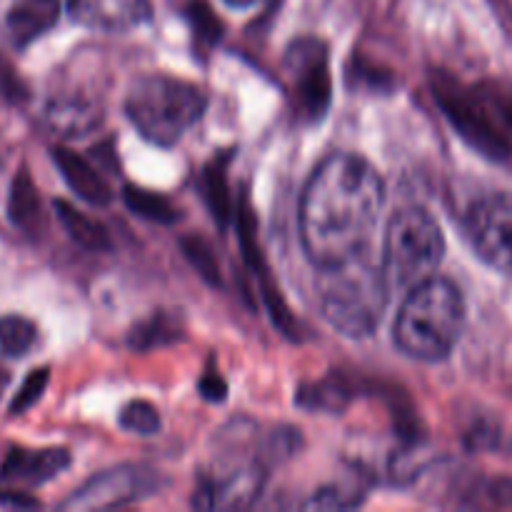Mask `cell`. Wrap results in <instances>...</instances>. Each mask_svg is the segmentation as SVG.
I'll return each instance as SVG.
<instances>
[{
    "instance_id": "1",
    "label": "cell",
    "mask_w": 512,
    "mask_h": 512,
    "mask_svg": "<svg viewBox=\"0 0 512 512\" xmlns=\"http://www.w3.org/2000/svg\"><path fill=\"white\" fill-rule=\"evenodd\" d=\"M383 205L385 183L368 160L328 155L300 198V240L308 258L325 268L368 253Z\"/></svg>"
},
{
    "instance_id": "2",
    "label": "cell",
    "mask_w": 512,
    "mask_h": 512,
    "mask_svg": "<svg viewBox=\"0 0 512 512\" xmlns=\"http://www.w3.org/2000/svg\"><path fill=\"white\" fill-rule=\"evenodd\" d=\"M318 305L323 318L348 338H368L378 330L390 298L383 265L360 253L343 263L318 268Z\"/></svg>"
},
{
    "instance_id": "3",
    "label": "cell",
    "mask_w": 512,
    "mask_h": 512,
    "mask_svg": "<svg viewBox=\"0 0 512 512\" xmlns=\"http://www.w3.org/2000/svg\"><path fill=\"white\" fill-rule=\"evenodd\" d=\"M465 328V298L448 278L430 275L413 285L395 320V345L423 363L445 360Z\"/></svg>"
},
{
    "instance_id": "4",
    "label": "cell",
    "mask_w": 512,
    "mask_h": 512,
    "mask_svg": "<svg viewBox=\"0 0 512 512\" xmlns=\"http://www.w3.org/2000/svg\"><path fill=\"white\" fill-rule=\"evenodd\" d=\"M208 108V95L173 75H143L125 95V113L148 143L173 148Z\"/></svg>"
},
{
    "instance_id": "5",
    "label": "cell",
    "mask_w": 512,
    "mask_h": 512,
    "mask_svg": "<svg viewBox=\"0 0 512 512\" xmlns=\"http://www.w3.org/2000/svg\"><path fill=\"white\" fill-rule=\"evenodd\" d=\"M445 235L423 208H403L390 218L383 243V270L393 288H413L438 270Z\"/></svg>"
},
{
    "instance_id": "6",
    "label": "cell",
    "mask_w": 512,
    "mask_h": 512,
    "mask_svg": "<svg viewBox=\"0 0 512 512\" xmlns=\"http://www.w3.org/2000/svg\"><path fill=\"white\" fill-rule=\"evenodd\" d=\"M433 98L440 105L445 118L450 120L460 138L495 163H508L512 158V143L495 120L493 110L485 103L478 88H465L460 80L448 73H433Z\"/></svg>"
},
{
    "instance_id": "7",
    "label": "cell",
    "mask_w": 512,
    "mask_h": 512,
    "mask_svg": "<svg viewBox=\"0 0 512 512\" xmlns=\"http://www.w3.org/2000/svg\"><path fill=\"white\" fill-rule=\"evenodd\" d=\"M465 228L475 255L512 280V193L480 198L470 208Z\"/></svg>"
},
{
    "instance_id": "8",
    "label": "cell",
    "mask_w": 512,
    "mask_h": 512,
    "mask_svg": "<svg viewBox=\"0 0 512 512\" xmlns=\"http://www.w3.org/2000/svg\"><path fill=\"white\" fill-rule=\"evenodd\" d=\"M288 73L293 80L298 108L310 123L323 118L333 100L328 48L318 38H300L288 48Z\"/></svg>"
},
{
    "instance_id": "9",
    "label": "cell",
    "mask_w": 512,
    "mask_h": 512,
    "mask_svg": "<svg viewBox=\"0 0 512 512\" xmlns=\"http://www.w3.org/2000/svg\"><path fill=\"white\" fill-rule=\"evenodd\" d=\"M158 488V475L150 468L120 465L90 478L83 488L75 490L60 508L63 510H113L138 503Z\"/></svg>"
},
{
    "instance_id": "10",
    "label": "cell",
    "mask_w": 512,
    "mask_h": 512,
    "mask_svg": "<svg viewBox=\"0 0 512 512\" xmlns=\"http://www.w3.org/2000/svg\"><path fill=\"white\" fill-rule=\"evenodd\" d=\"M265 485V470L255 465H240L223 475H210L193 495L198 510H245L260 498Z\"/></svg>"
},
{
    "instance_id": "11",
    "label": "cell",
    "mask_w": 512,
    "mask_h": 512,
    "mask_svg": "<svg viewBox=\"0 0 512 512\" xmlns=\"http://www.w3.org/2000/svg\"><path fill=\"white\" fill-rule=\"evenodd\" d=\"M75 23L103 33H125L153 18L150 0H68Z\"/></svg>"
},
{
    "instance_id": "12",
    "label": "cell",
    "mask_w": 512,
    "mask_h": 512,
    "mask_svg": "<svg viewBox=\"0 0 512 512\" xmlns=\"http://www.w3.org/2000/svg\"><path fill=\"white\" fill-rule=\"evenodd\" d=\"M70 465V453L63 448L13 450L0 468V480L10 485H43Z\"/></svg>"
},
{
    "instance_id": "13",
    "label": "cell",
    "mask_w": 512,
    "mask_h": 512,
    "mask_svg": "<svg viewBox=\"0 0 512 512\" xmlns=\"http://www.w3.org/2000/svg\"><path fill=\"white\" fill-rule=\"evenodd\" d=\"M53 160L58 165L60 175L68 183V188L73 190L78 198H83L90 205H108L113 200L108 183L103 180V175L98 173L93 163L78 155L70 148H55Z\"/></svg>"
},
{
    "instance_id": "14",
    "label": "cell",
    "mask_w": 512,
    "mask_h": 512,
    "mask_svg": "<svg viewBox=\"0 0 512 512\" xmlns=\"http://www.w3.org/2000/svg\"><path fill=\"white\" fill-rule=\"evenodd\" d=\"M103 120L100 105L85 98H55L45 108V123L60 138H80L95 130Z\"/></svg>"
},
{
    "instance_id": "15",
    "label": "cell",
    "mask_w": 512,
    "mask_h": 512,
    "mask_svg": "<svg viewBox=\"0 0 512 512\" xmlns=\"http://www.w3.org/2000/svg\"><path fill=\"white\" fill-rule=\"evenodd\" d=\"M60 18V0H18L8 13V30L15 45L25 48L48 33Z\"/></svg>"
},
{
    "instance_id": "16",
    "label": "cell",
    "mask_w": 512,
    "mask_h": 512,
    "mask_svg": "<svg viewBox=\"0 0 512 512\" xmlns=\"http://www.w3.org/2000/svg\"><path fill=\"white\" fill-rule=\"evenodd\" d=\"M53 208L60 225H63L65 233L70 235V240H73L75 245L90 250V253H108V250H113V240H110L105 225H100L98 220L80 213V210L75 208V205H70L68 200H55Z\"/></svg>"
},
{
    "instance_id": "17",
    "label": "cell",
    "mask_w": 512,
    "mask_h": 512,
    "mask_svg": "<svg viewBox=\"0 0 512 512\" xmlns=\"http://www.w3.org/2000/svg\"><path fill=\"white\" fill-rule=\"evenodd\" d=\"M180 338H183L180 315L168 313V310H158V313L140 320V323L130 330L128 348L135 350V353H150V350L178 343Z\"/></svg>"
},
{
    "instance_id": "18",
    "label": "cell",
    "mask_w": 512,
    "mask_h": 512,
    "mask_svg": "<svg viewBox=\"0 0 512 512\" xmlns=\"http://www.w3.org/2000/svg\"><path fill=\"white\" fill-rule=\"evenodd\" d=\"M355 388L340 375H330V378L318 380V383H308L298 390L295 403L303 405L305 410H325V413H340L353 400Z\"/></svg>"
},
{
    "instance_id": "19",
    "label": "cell",
    "mask_w": 512,
    "mask_h": 512,
    "mask_svg": "<svg viewBox=\"0 0 512 512\" xmlns=\"http://www.w3.org/2000/svg\"><path fill=\"white\" fill-rule=\"evenodd\" d=\"M200 188H203L205 205L210 208L213 220L220 228H225L230 223V215H233V200H230L228 188V155H218L213 163L205 165Z\"/></svg>"
},
{
    "instance_id": "20",
    "label": "cell",
    "mask_w": 512,
    "mask_h": 512,
    "mask_svg": "<svg viewBox=\"0 0 512 512\" xmlns=\"http://www.w3.org/2000/svg\"><path fill=\"white\" fill-rule=\"evenodd\" d=\"M123 203L128 205L130 213L143 220H150V223L173 225L180 218V210L170 203V198L153 193V190L138 188L133 183H128L123 188Z\"/></svg>"
},
{
    "instance_id": "21",
    "label": "cell",
    "mask_w": 512,
    "mask_h": 512,
    "mask_svg": "<svg viewBox=\"0 0 512 512\" xmlns=\"http://www.w3.org/2000/svg\"><path fill=\"white\" fill-rule=\"evenodd\" d=\"M10 218L25 233H38L43 225V210H40L38 190L25 170H20L18 178L13 180V193H10Z\"/></svg>"
},
{
    "instance_id": "22",
    "label": "cell",
    "mask_w": 512,
    "mask_h": 512,
    "mask_svg": "<svg viewBox=\"0 0 512 512\" xmlns=\"http://www.w3.org/2000/svg\"><path fill=\"white\" fill-rule=\"evenodd\" d=\"M38 343V328L23 315L0 318V353L8 358H23Z\"/></svg>"
},
{
    "instance_id": "23",
    "label": "cell",
    "mask_w": 512,
    "mask_h": 512,
    "mask_svg": "<svg viewBox=\"0 0 512 512\" xmlns=\"http://www.w3.org/2000/svg\"><path fill=\"white\" fill-rule=\"evenodd\" d=\"M185 20H188L195 45L203 53H208L223 38V23H220V18L213 13V8L205 0H193V3L185 5Z\"/></svg>"
},
{
    "instance_id": "24",
    "label": "cell",
    "mask_w": 512,
    "mask_h": 512,
    "mask_svg": "<svg viewBox=\"0 0 512 512\" xmlns=\"http://www.w3.org/2000/svg\"><path fill=\"white\" fill-rule=\"evenodd\" d=\"M180 250L205 283L220 285V263L208 240L200 238V235H185V238H180Z\"/></svg>"
},
{
    "instance_id": "25",
    "label": "cell",
    "mask_w": 512,
    "mask_h": 512,
    "mask_svg": "<svg viewBox=\"0 0 512 512\" xmlns=\"http://www.w3.org/2000/svg\"><path fill=\"white\" fill-rule=\"evenodd\" d=\"M118 425L128 433L135 435H155L160 430V413L153 403L148 400H133V403L125 405L118 415Z\"/></svg>"
},
{
    "instance_id": "26",
    "label": "cell",
    "mask_w": 512,
    "mask_h": 512,
    "mask_svg": "<svg viewBox=\"0 0 512 512\" xmlns=\"http://www.w3.org/2000/svg\"><path fill=\"white\" fill-rule=\"evenodd\" d=\"M365 493L353 485H330V488L318 490L313 498L305 503L310 510H350L363 503Z\"/></svg>"
},
{
    "instance_id": "27",
    "label": "cell",
    "mask_w": 512,
    "mask_h": 512,
    "mask_svg": "<svg viewBox=\"0 0 512 512\" xmlns=\"http://www.w3.org/2000/svg\"><path fill=\"white\" fill-rule=\"evenodd\" d=\"M478 90L512 143V88L503 83H483Z\"/></svg>"
},
{
    "instance_id": "28",
    "label": "cell",
    "mask_w": 512,
    "mask_h": 512,
    "mask_svg": "<svg viewBox=\"0 0 512 512\" xmlns=\"http://www.w3.org/2000/svg\"><path fill=\"white\" fill-rule=\"evenodd\" d=\"M48 378H50L48 368L33 370V373L25 378V383L20 385L18 395H15L13 405H10V413L20 415V413H25L28 408H33V405L40 400V395L45 393V388H48Z\"/></svg>"
},
{
    "instance_id": "29",
    "label": "cell",
    "mask_w": 512,
    "mask_h": 512,
    "mask_svg": "<svg viewBox=\"0 0 512 512\" xmlns=\"http://www.w3.org/2000/svg\"><path fill=\"white\" fill-rule=\"evenodd\" d=\"M198 388L200 395H203L205 400H210V403H223V400L228 398V383H225L215 370H208V373L200 378Z\"/></svg>"
},
{
    "instance_id": "30",
    "label": "cell",
    "mask_w": 512,
    "mask_h": 512,
    "mask_svg": "<svg viewBox=\"0 0 512 512\" xmlns=\"http://www.w3.org/2000/svg\"><path fill=\"white\" fill-rule=\"evenodd\" d=\"M228 5H233V8H253V5H258L260 0H225Z\"/></svg>"
},
{
    "instance_id": "31",
    "label": "cell",
    "mask_w": 512,
    "mask_h": 512,
    "mask_svg": "<svg viewBox=\"0 0 512 512\" xmlns=\"http://www.w3.org/2000/svg\"><path fill=\"white\" fill-rule=\"evenodd\" d=\"M3 385H5V375H3V370H0V390H3Z\"/></svg>"
}]
</instances>
